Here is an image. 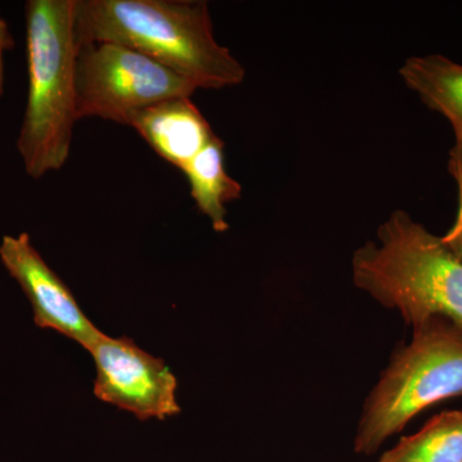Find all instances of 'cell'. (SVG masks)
Instances as JSON below:
<instances>
[{
    "instance_id": "cell-4",
    "label": "cell",
    "mask_w": 462,
    "mask_h": 462,
    "mask_svg": "<svg viewBox=\"0 0 462 462\" xmlns=\"http://www.w3.org/2000/svg\"><path fill=\"white\" fill-rule=\"evenodd\" d=\"M367 397L355 451L373 455L430 406L462 396V329L445 319L415 328Z\"/></svg>"
},
{
    "instance_id": "cell-2",
    "label": "cell",
    "mask_w": 462,
    "mask_h": 462,
    "mask_svg": "<svg viewBox=\"0 0 462 462\" xmlns=\"http://www.w3.org/2000/svg\"><path fill=\"white\" fill-rule=\"evenodd\" d=\"M376 236L378 243H365L352 257L356 287L412 329L433 319L462 329L460 257L403 209L392 212Z\"/></svg>"
},
{
    "instance_id": "cell-1",
    "label": "cell",
    "mask_w": 462,
    "mask_h": 462,
    "mask_svg": "<svg viewBox=\"0 0 462 462\" xmlns=\"http://www.w3.org/2000/svg\"><path fill=\"white\" fill-rule=\"evenodd\" d=\"M78 47L115 42L171 69L197 89H223L245 80V69L214 35L200 0H75Z\"/></svg>"
},
{
    "instance_id": "cell-9",
    "label": "cell",
    "mask_w": 462,
    "mask_h": 462,
    "mask_svg": "<svg viewBox=\"0 0 462 462\" xmlns=\"http://www.w3.org/2000/svg\"><path fill=\"white\" fill-rule=\"evenodd\" d=\"M409 89L431 111L445 116L462 133V65L440 54L410 57L400 69Z\"/></svg>"
},
{
    "instance_id": "cell-7",
    "label": "cell",
    "mask_w": 462,
    "mask_h": 462,
    "mask_svg": "<svg viewBox=\"0 0 462 462\" xmlns=\"http://www.w3.org/2000/svg\"><path fill=\"white\" fill-rule=\"evenodd\" d=\"M0 261L32 303L39 328L53 329L89 349L102 336L85 316L74 294L48 266L27 233L3 236Z\"/></svg>"
},
{
    "instance_id": "cell-12",
    "label": "cell",
    "mask_w": 462,
    "mask_h": 462,
    "mask_svg": "<svg viewBox=\"0 0 462 462\" xmlns=\"http://www.w3.org/2000/svg\"><path fill=\"white\" fill-rule=\"evenodd\" d=\"M448 171L457 185L458 208L454 225L442 239L462 261V133L455 134V144L449 152Z\"/></svg>"
},
{
    "instance_id": "cell-5",
    "label": "cell",
    "mask_w": 462,
    "mask_h": 462,
    "mask_svg": "<svg viewBox=\"0 0 462 462\" xmlns=\"http://www.w3.org/2000/svg\"><path fill=\"white\" fill-rule=\"evenodd\" d=\"M197 88L132 48L115 42L78 47L75 62L78 120L98 117L129 124L135 112L175 97H191Z\"/></svg>"
},
{
    "instance_id": "cell-10",
    "label": "cell",
    "mask_w": 462,
    "mask_h": 462,
    "mask_svg": "<svg viewBox=\"0 0 462 462\" xmlns=\"http://www.w3.org/2000/svg\"><path fill=\"white\" fill-rule=\"evenodd\" d=\"M182 172L200 214L209 218L217 233L229 230L226 205L240 199L242 185L225 170L224 142L216 135Z\"/></svg>"
},
{
    "instance_id": "cell-3",
    "label": "cell",
    "mask_w": 462,
    "mask_h": 462,
    "mask_svg": "<svg viewBox=\"0 0 462 462\" xmlns=\"http://www.w3.org/2000/svg\"><path fill=\"white\" fill-rule=\"evenodd\" d=\"M27 100L17 149L27 175L62 169L76 116L75 0H29L25 5Z\"/></svg>"
},
{
    "instance_id": "cell-13",
    "label": "cell",
    "mask_w": 462,
    "mask_h": 462,
    "mask_svg": "<svg viewBox=\"0 0 462 462\" xmlns=\"http://www.w3.org/2000/svg\"><path fill=\"white\" fill-rule=\"evenodd\" d=\"M14 45V38H12L7 21L0 16V97H2L3 85H5V51L12 50Z\"/></svg>"
},
{
    "instance_id": "cell-8",
    "label": "cell",
    "mask_w": 462,
    "mask_h": 462,
    "mask_svg": "<svg viewBox=\"0 0 462 462\" xmlns=\"http://www.w3.org/2000/svg\"><path fill=\"white\" fill-rule=\"evenodd\" d=\"M127 126L181 171L216 136L190 97H175L143 108L130 117Z\"/></svg>"
},
{
    "instance_id": "cell-6",
    "label": "cell",
    "mask_w": 462,
    "mask_h": 462,
    "mask_svg": "<svg viewBox=\"0 0 462 462\" xmlns=\"http://www.w3.org/2000/svg\"><path fill=\"white\" fill-rule=\"evenodd\" d=\"M88 351L96 364L94 394L103 402L132 412L139 420H165L180 413L178 380L161 358L126 337L102 334Z\"/></svg>"
},
{
    "instance_id": "cell-11",
    "label": "cell",
    "mask_w": 462,
    "mask_h": 462,
    "mask_svg": "<svg viewBox=\"0 0 462 462\" xmlns=\"http://www.w3.org/2000/svg\"><path fill=\"white\" fill-rule=\"evenodd\" d=\"M379 462H462V411H447L404 437Z\"/></svg>"
}]
</instances>
